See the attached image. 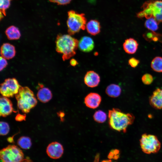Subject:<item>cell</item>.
<instances>
[{
    "mask_svg": "<svg viewBox=\"0 0 162 162\" xmlns=\"http://www.w3.org/2000/svg\"><path fill=\"white\" fill-rule=\"evenodd\" d=\"M108 116L110 127L124 133L126 132L128 127L133 123L135 118L132 113H126L118 109L114 108L109 110Z\"/></svg>",
    "mask_w": 162,
    "mask_h": 162,
    "instance_id": "cell-1",
    "label": "cell"
},
{
    "mask_svg": "<svg viewBox=\"0 0 162 162\" xmlns=\"http://www.w3.org/2000/svg\"><path fill=\"white\" fill-rule=\"evenodd\" d=\"M78 41L69 34H59L57 35L56 41V50L62 54L64 61L69 59L75 55Z\"/></svg>",
    "mask_w": 162,
    "mask_h": 162,
    "instance_id": "cell-2",
    "label": "cell"
},
{
    "mask_svg": "<svg viewBox=\"0 0 162 162\" xmlns=\"http://www.w3.org/2000/svg\"><path fill=\"white\" fill-rule=\"evenodd\" d=\"M15 96L18 107L24 113L29 112L37 104V101L33 92L28 87L21 86Z\"/></svg>",
    "mask_w": 162,
    "mask_h": 162,
    "instance_id": "cell-3",
    "label": "cell"
},
{
    "mask_svg": "<svg viewBox=\"0 0 162 162\" xmlns=\"http://www.w3.org/2000/svg\"><path fill=\"white\" fill-rule=\"evenodd\" d=\"M142 10L137 14L139 18H154L159 23L162 22V1L150 0L142 6Z\"/></svg>",
    "mask_w": 162,
    "mask_h": 162,
    "instance_id": "cell-4",
    "label": "cell"
},
{
    "mask_svg": "<svg viewBox=\"0 0 162 162\" xmlns=\"http://www.w3.org/2000/svg\"><path fill=\"white\" fill-rule=\"evenodd\" d=\"M67 24L69 34L72 35L86 28L87 19L83 13L79 14L71 10L68 12Z\"/></svg>",
    "mask_w": 162,
    "mask_h": 162,
    "instance_id": "cell-5",
    "label": "cell"
},
{
    "mask_svg": "<svg viewBox=\"0 0 162 162\" xmlns=\"http://www.w3.org/2000/svg\"><path fill=\"white\" fill-rule=\"evenodd\" d=\"M140 141L141 149L146 154L156 153L160 148V143L154 135L144 134L142 135Z\"/></svg>",
    "mask_w": 162,
    "mask_h": 162,
    "instance_id": "cell-6",
    "label": "cell"
},
{
    "mask_svg": "<svg viewBox=\"0 0 162 162\" xmlns=\"http://www.w3.org/2000/svg\"><path fill=\"white\" fill-rule=\"evenodd\" d=\"M2 162H20L24 159L22 151L14 145H9L3 148L0 152Z\"/></svg>",
    "mask_w": 162,
    "mask_h": 162,
    "instance_id": "cell-7",
    "label": "cell"
},
{
    "mask_svg": "<svg viewBox=\"0 0 162 162\" xmlns=\"http://www.w3.org/2000/svg\"><path fill=\"white\" fill-rule=\"evenodd\" d=\"M20 87L17 80L15 78H8L1 84L0 93L3 96L12 97L18 93Z\"/></svg>",
    "mask_w": 162,
    "mask_h": 162,
    "instance_id": "cell-8",
    "label": "cell"
},
{
    "mask_svg": "<svg viewBox=\"0 0 162 162\" xmlns=\"http://www.w3.org/2000/svg\"><path fill=\"white\" fill-rule=\"evenodd\" d=\"M46 152L50 158L53 159H57L62 156L64 152V148L60 143L54 142L48 145Z\"/></svg>",
    "mask_w": 162,
    "mask_h": 162,
    "instance_id": "cell-9",
    "label": "cell"
},
{
    "mask_svg": "<svg viewBox=\"0 0 162 162\" xmlns=\"http://www.w3.org/2000/svg\"><path fill=\"white\" fill-rule=\"evenodd\" d=\"M13 111L11 100L7 97L1 96L0 98V116L5 117L10 115Z\"/></svg>",
    "mask_w": 162,
    "mask_h": 162,
    "instance_id": "cell-10",
    "label": "cell"
},
{
    "mask_svg": "<svg viewBox=\"0 0 162 162\" xmlns=\"http://www.w3.org/2000/svg\"><path fill=\"white\" fill-rule=\"evenodd\" d=\"M101 101V96L98 93L91 92L85 98L84 103L88 107L94 109L99 106Z\"/></svg>",
    "mask_w": 162,
    "mask_h": 162,
    "instance_id": "cell-11",
    "label": "cell"
},
{
    "mask_svg": "<svg viewBox=\"0 0 162 162\" xmlns=\"http://www.w3.org/2000/svg\"><path fill=\"white\" fill-rule=\"evenodd\" d=\"M149 103L153 108L160 110L162 109V89H156L149 97Z\"/></svg>",
    "mask_w": 162,
    "mask_h": 162,
    "instance_id": "cell-12",
    "label": "cell"
},
{
    "mask_svg": "<svg viewBox=\"0 0 162 162\" xmlns=\"http://www.w3.org/2000/svg\"><path fill=\"white\" fill-rule=\"evenodd\" d=\"M100 81V76L95 71L90 70L88 71L84 77V82L88 87L94 88L97 86Z\"/></svg>",
    "mask_w": 162,
    "mask_h": 162,
    "instance_id": "cell-13",
    "label": "cell"
},
{
    "mask_svg": "<svg viewBox=\"0 0 162 162\" xmlns=\"http://www.w3.org/2000/svg\"><path fill=\"white\" fill-rule=\"evenodd\" d=\"M94 46V41L90 37L84 36L78 41V48L82 52H88L91 51Z\"/></svg>",
    "mask_w": 162,
    "mask_h": 162,
    "instance_id": "cell-14",
    "label": "cell"
},
{
    "mask_svg": "<svg viewBox=\"0 0 162 162\" xmlns=\"http://www.w3.org/2000/svg\"><path fill=\"white\" fill-rule=\"evenodd\" d=\"M15 54V49L13 45L8 43H5L3 44L1 46V56L6 59H9L13 58Z\"/></svg>",
    "mask_w": 162,
    "mask_h": 162,
    "instance_id": "cell-15",
    "label": "cell"
},
{
    "mask_svg": "<svg viewBox=\"0 0 162 162\" xmlns=\"http://www.w3.org/2000/svg\"><path fill=\"white\" fill-rule=\"evenodd\" d=\"M138 44L135 39L130 38L127 39L123 44V48L126 52L129 54L135 53L137 50Z\"/></svg>",
    "mask_w": 162,
    "mask_h": 162,
    "instance_id": "cell-16",
    "label": "cell"
},
{
    "mask_svg": "<svg viewBox=\"0 0 162 162\" xmlns=\"http://www.w3.org/2000/svg\"><path fill=\"white\" fill-rule=\"evenodd\" d=\"M100 22L96 20H91L86 24V29L87 32L92 35L98 34L100 31Z\"/></svg>",
    "mask_w": 162,
    "mask_h": 162,
    "instance_id": "cell-17",
    "label": "cell"
},
{
    "mask_svg": "<svg viewBox=\"0 0 162 162\" xmlns=\"http://www.w3.org/2000/svg\"><path fill=\"white\" fill-rule=\"evenodd\" d=\"M37 97L40 101L46 103L51 99L52 94L51 91L48 88L43 87L38 90L37 94Z\"/></svg>",
    "mask_w": 162,
    "mask_h": 162,
    "instance_id": "cell-18",
    "label": "cell"
},
{
    "mask_svg": "<svg viewBox=\"0 0 162 162\" xmlns=\"http://www.w3.org/2000/svg\"><path fill=\"white\" fill-rule=\"evenodd\" d=\"M121 89L119 86L116 84L109 85L106 88V93L109 96L117 98L119 96L121 93Z\"/></svg>",
    "mask_w": 162,
    "mask_h": 162,
    "instance_id": "cell-19",
    "label": "cell"
},
{
    "mask_svg": "<svg viewBox=\"0 0 162 162\" xmlns=\"http://www.w3.org/2000/svg\"><path fill=\"white\" fill-rule=\"evenodd\" d=\"M8 38L10 40H17L21 36V33L18 28L12 26L8 27L5 32Z\"/></svg>",
    "mask_w": 162,
    "mask_h": 162,
    "instance_id": "cell-20",
    "label": "cell"
},
{
    "mask_svg": "<svg viewBox=\"0 0 162 162\" xmlns=\"http://www.w3.org/2000/svg\"><path fill=\"white\" fill-rule=\"evenodd\" d=\"M144 38L149 42H160L162 43V34L152 31L147 32L143 35Z\"/></svg>",
    "mask_w": 162,
    "mask_h": 162,
    "instance_id": "cell-21",
    "label": "cell"
},
{
    "mask_svg": "<svg viewBox=\"0 0 162 162\" xmlns=\"http://www.w3.org/2000/svg\"><path fill=\"white\" fill-rule=\"evenodd\" d=\"M17 144L20 148L25 149H29L32 144L31 139L26 136L20 137L17 140Z\"/></svg>",
    "mask_w": 162,
    "mask_h": 162,
    "instance_id": "cell-22",
    "label": "cell"
},
{
    "mask_svg": "<svg viewBox=\"0 0 162 162\" xmlns=\"http://www.w3.org/2000/svg\"><path fill=\"white\" fill-rule=\"evenodd\" d=\"M151 67L154 71L158 72H162V57L157 56L152 61Z\"/></svg>",
    "mask_w": 162,
    "mask_h": 162,
    "instance_id": "cell-23",
    "label": "cell"
},
{
    "mask_svg": "<svg viewBox=\"0 0 162 162\" xmlns=\"http://www.w3.org/2000/svg\"><path fill=\"white\" fill-rule=\"evenodd\" d=\"M147 19L145 23V26L150 31H156L158 28V22L153 17Z\"/></svg>",
    "mask_w": 162,
    "mask_h": 162,
    "instance_id": "cell-24",
    "label": "cell"
},
{
    "mask_svg": "<svg viewBox=\"0 0 162 162\" xmlns=\"http://www.w3.org/2000/svg\"><path fill=\"white\" fill-rule=\"evenodd\" d=\"M93 117L94 120L98 123H103L106 120L107 116L106 113L101 110H98L94 114Z\"/></svg>",
    "mask_w": 162,
    "mask_h": 162,
    "instance_id": "cell-25",
    "label": "cell"
},
{
    "mask_svg": "<svg viewBox=\"0 0 162 162\" xmlns=\"http://www.w3.org/2000/svg\"><path fill=\"white\" fill-rule=\"evenodd\" d=\"M12 0H0V19L6 16V10L10 5V1Z\"/></svg>",
    "mask_w": 162,
    "mask_h": 162,
    "instance_id": "cell-26",
    "label": "cell"
},
{
    "mask_svg": "<svg viewBox=\"0 0 162 162\" xmlns=\"http://www.w3.org/2000/svg\"><path fill=\"white\" fill-rule=\"evenodd\" d=\"M0 134L1 135H5L9 132L10 127L8 124L5 122H0Z\"/></svg>",
    "mask_w": 162,
    "mask_h": 162,
    "instance_id": "cell-27",
    "label": "cell"
},
{
    "mask_svg": "<svg viewBox=\"0 0 162 162\" xmlns=\"http://www.w3.org/2000/svg\"><path fill=\"white\" fill-rule=\"evenodd\" d=\"M142 80L144 84L149 85L151 84L153 82V78L151 74H146L142 76Z\"/></svg>",
    "mask_w": 162,
    "mask_h": 162,
    "instance_id": "cell-28",
    "label": "cell"
},
{
    "mask_svg": "<svg viewBox=\"0 0 162 162\" xmlns=\"http://www.w3.org/2000/svg\"><path fill=\"white\" fill-rule=\"evenodd\" d=\"M119 151L117 149L112 150L110 152L108 157L110 158H113L116 159H118L119 157Z\"/></svg>",
    "mask_w": 162,
    "mask_h": 162,
    "instance_id": "cell-29",
    "label": "cell"
},
{
    "mask_svg": "<svg viewBox=\"0 0 162 162\" xmlns=\"http://www.w3.org/2000/svg\"><path fill=\"white\" fill-rule=\"evenodd\" d=\"M128 64L132 68L136 67L140 63L139 61L134 58H132L128 60Z\"/></svg>",
    "mask_w": 162,
    "mask_h": 162,
    "instance_id": "cell-30",
    "label": "cell"
},
{
    "mask_svg": "<svg viewBox=\"0 0 162 162\" xmlns=\"http://www.w3.org/2000/svg\"><path fill=\"white\" fill-rule=\"evenodd\" d=\"M51 2L57 3L58 5H64L69 3L72 0H49Z\"/></svg>",
    "mask_w": 162,
    "mask_h": 162,
    "instance_id": "cell-31",
    "label": "cell"
},
{
    "mask_svg": "<svg viewBox=\"0 0 162 162\" xmlns=\"http://www.w3.org/2000/svg\"><path fill=\"white\" fill-rule=\"evenodd\" d=\"M0 68L1 71L5 68L8 64V62L6 58L1 56L0 57Z\"/></svg>",
    "mask_w": 162,
    "mask_h": 162,
    "instance_id": "cell-32",
    "label": "cell"
},
{
    "mask_svg": "<svg viewBox=\"0 0 162 162\" xmlns=\"http://www.w3.org/2000/svg\"><path fill=\"white\" fill-rule=\"evenodd\" d=\"M70 64L71 66H74L78 64V62L76 59L73 58L70 60Z\"/></svg>",
    "mask_w": 162,
    "mask_h": 162,
    "instance_id": "cell-33",
    "label": "cell"
},
{
    "mask_svg": "<svg viewBox=\"0 0 162 162\" xmlns=\"http://www.w3.org/2000/svg\"><path fill=\"white\" fill-rule=\"evenodd\" d=\"M25 118L24 116L19 114L17 115L16 117V120L18 121H21L23 120Z\"/></svg>",
    "mask_w": 162,
    "mask_h": 162,
    "instance_id": "cell-34",
    "label": "cell"
},
{
    "mask_svg": "<svg viewBox=\"0 0 162 162\" xmlns=\"http://www.w3.org/2000/svg\"><path fill=\"white\" fill-rule=\"evenodd\" d=\"M20 162H33L29 158L23 159Z\"/></svg>",
    "mask_w": 162,
    "mask_h": 162,
    "instance_id": "cell-35",
    "label": "cell"
},
{
    "mask_svg": "<svg viewBox=\"0 0 162 162\" xmlns=\"http://www.w3.org/2000/svg\"><path fill=\"white\" fill-rule=\"evenodd\" d=\"M59 115L60 116V117L61 118H62L63 120V118L64 116V113L62 112H60Z\"/></svg>",
    "mask_w": 162,
    "mask_h": 162,
    "instance_id": "cell-36",
    "label": "cell"
},
{
    "mask_svg": "<svg viewBox=\"0 0 162 162\" xmlns=\"http://www.w3.org/2000/svg\"><path fill=\"white\" fill-rule=\"evenodd\" d=\"M101 162H116L113 161L111 160H104Z\"/></svg>",
    "mask_w": 162,
    "mask_h": 162,
    "instance_id": "cell-37",
    "label": "cell"
}]
</instances>
